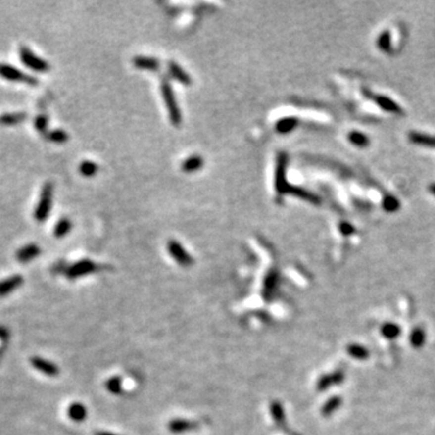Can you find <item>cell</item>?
Masks as SVG:
<instances>
[{
    "mask_svg": "<svg viewBox=\"0 0 435 435\" xmlns=\"http://www.w3.org/2000/svg\"><path fill=\"white\" fill-rule=\"evenodd\" d=\"M374 100L386 111H389V113H400L401 111V108L398 104L385 96H374Z\"/></svg>",
    "mask_w": 435,
    "mask_h": 435,
    "instance_id": "cell-20",
    "label": "cell"
},
{
    "mask_svg": "<svg viewBox=\"0 0 435 435\" xmlns=\"http://www.w3.org/2000/svg\"><path fill=\"white\" fill-rule=\"evenodd\" d=\"M340 231L343 236H351V235L354 234V226L343 221V223L340 224Z\"/></svg>",
    "mask_w": 435,
    "mask_h": 435,
    "instance_id": "cell-36",
    "label": "cell"
},
{
    "mask_svg": "<svg viewBox=\"0 0 435 435\" xmlns=\"http://www.w3.org/2000/svg\"><path fill=\"white\" fill-rule=\"evenodd\" d=\"M401 330L400 327L398 324H394V323H386V324L382 325L381 328V334L385 336L386 338H389V340H393V338H396L399 335H400Z\"/></svg>",
    "mask_w": 435,
    "mask_h": 435,
    "instance_id": "cell-25",
    "label": "cell"
},
{
    "mask_svg": "<svg viewBox=\"0 0 435 435\" xmlns=\"http://www.w3.org/2000/svg\"><path fill=\"white\" fill-rule=\"evenodd\" d=\"M96 435H116V434L109 433V432H99V433H97Z\"/></svg>",
    "mask_w": 435,
    "mask_h": 435,
    "instance_id": "cell-39",
    "label": "cell"
},
{
    "mask_svg": "<svg viewBox=\"0 0 435 435\" xmlns=\"http://www.w3.org/2000/svg\"><path fill=\"white\" fill-rule=\"evenodd\" d=\"M287 195H294L296 197H299L301 199H305V201L311 202L313 204H319L321 203V198L318 196L314 195L313 193H310V191L305 190V189L299 188V187H294V185H290L288 193Z\"/></svg>",
    "mask_w": 435,
    "mask_h": 435,
    "instance_id": "cell-14",
    "label": "cell"
},
{
    "mask_svg": "<svg viewBox=\"0 0 435 435\" xmlns=\"http://www.w3.org/2000/svg\"><path fill=\"white\" fill-rule=\"evenodd\" d=\"M287 165H288V156L286 152H281L277 158L275 177V188L278 195H287L290 188V184L287 182Z\"/></svg>",
    "mask_w": 435,
    "mask_h": 435,
    "instance_id": "cell-5",
    "label": "cell"
},
{
    "mask_svg": "<svg viewBox=\"0 0 435 435\" xmlns=\"http://www.w3.org/2000/svg\"><path fill=\"white\" fill-rule=\"evenodd\" d=\"M98 270V266L91 260H80V261L74 262L65 270V275L69 280H75V278L83 277V276L90 275V273L96 272Z\"/></svg>",
    "mask_w": 435,
    "mask_h": 435,
    "instance_id": "cell-6",
    "label": "cell"
},
{
    "mask_svg": "<svg viewBox=\"0 0 435 435\" xmlns=\"http://www.w3.org/2000/svg\"><path fill=\"white\" fill-rule=\"evenodd\" d=\"M347 353H348V354L351 355L352 358H354V359H358V360L368 359L369 354H370L365 347L360 346V344H355V343L347 346Z\"/></svg>",
    "mask_w": 435,
    "mask_h": 435,
    "instance_id": "cell-24",
    "label": "cell"
},
{
    "mask_svg": "<svg viewBox=\"0 0 435 435\" xmlns=\"http://www.w3.org/2000/svg\"><path fill=\"white\" fill-rule=\"evenodd\" d=\"M168 70L169 74L173 79H176L177 81H179L180 84H184V85H190L191 84V79L189 76V74L180 67L179 64L176 62H169L168 64Z\"/></svg>",
    "mask_w": 435,
    "mask_h": 435,
    "instance_id": "cell-15",
    "label": "cell"
},
{
    "mask_svg": "<svg viewBox=\"0 0 435 435\" xmlns=\"http://www.w3.org/2000/svg\"><path fill=\"white\" fill-rule=\"evenodd\" d=\"M270 412L272 415L273 421L278 425H283L286 421V412H284L283 405L280 401H272L270 405Z\"/></svg>",
    "mask_w": 435,
    "mask_h": 435,
    "instance_id": "cell-23",
    "label": "cell"
},
{
    "mask_svg": "<svg viewBox=\"0 0 435 435\" xmlns=\"http://www.w3.org/2000/svg\"><path fill=\"white\" fill-rule=\"evenodd\" d=\"M343 380H344V375L342 371H335V373L330 375H324V376H322L321 379L318 380V382H317V389L323 392V390H327L328 388H330L334 385L342 384Z\"/></svg>",
    "mask_w": 435,
    "mask_h": 435,
    "instance_id": "cell-11",
    "label": "cell"
},
{
    "mask_svg": "<svg viewBox=\"0 0 435 435\" xmlns=\"http://www.w3.org/2000/svg\"><path fill=\"white\" fill-rule=\"evenodd\" d=\"M79 171L84 177H94L98 172V166L92 161H83L79 167Z\"/></svg>",
    "mask_w": 435,
    "mask_h": 435,
    "instance_id": "cell-32",
    "label": "cell"
},
{
    "mask_svg": "<svg viewBox=\"0 0 435 435\" xmlns=\"http://www.w3.org/2000/svg\"><path fill=\"white\" fill-rule=\"evenodd\" d=\"M161 94H162L163 100H165L167 110H168L169 119L173 125L178 126L182 122V113L179 110V106H178L177 99L174 97L173 90H172L171 85L167 80H163L161 83Z\"/></svg>",
    "mask_w": 435,
    "mask_h": 435,
    "instance_id": "cell-2",
    "label": "cell"
},
{
    "mask_svg": "<svg viewBox=\"0 0 435 435\" xmlns=\"http://www.w3.org/2000/svg\"><path fill=\"white\" fill-rule=\"evenodd\" d=\"M341 403H342V399L340 396H333V398H330L329 400L324 404V406H323L322 409V414L324 416L332 415L335 410H338V407H340Z\"/></svg>",
    "mask_w": 435,
    "mask_h": 435,
    "instance_id": "cell-29",
    "label": "cell"
},
{
    "mask_svg": "<svg viewBox=\"0 0 435 435\" xmlns=\"http://www.w3.org/2000/svg\"><path fill=\"white\" fill-rule=\"evenodd\" d=\"M409 138L410 141L415 144L422 145V146H427V147H435L434 136L425 135V133H420V132H411L410 133Z\"/></svg>",
    "mask_w": 435,
    "mask_h": 435,
    "instance_id": "cell-19",
    "label": "cell"
},
{
    "mask_svg": "<svg viewBox=\"0 0 435 435\" xmlns=\"http://www.w3.org/2000/svg\"><path fill=\"white\" fill-rule=\"evenodd\" d=\"M377 46L381 51L389 52L392 48V39H390V33L388 31L382 32L377 39Z\"/></svg>",
    "mask_w": 435,
    "mask_h": 435,
    "instance_id": "cell-31",
    "label": "cell"
},
{
    "mask_svg": "<svg viewBox=\"0 0 435 435\" xmlns=\"http://www.w3.org/2000/svg\"><path fill=\"white\" fill-rule=\"evenodd\" d=\"M193 428H195V423H193L189 420H183V418H176V420H172L168 423L169 432L174 434L184 433V432H188Z\"/></svg>",
    "mask_w": 435,
    "mask_h": 435,
    "instance_id": "cell-16",
    "label": "cell"
},
{
    "mask_svg": "<svg viewBox=\"0 0 435 435\" xmlns=\"http://www.w3.org/2000/svg\"><path fill=\"white\" fill-rule=\"evenodd\" d=\"M67 414L68 417L74 422H83L87 417V409L84 404L75 401L68 406Z\"/></svg>",
    "mask_w": 435,
    "mask_h": 435,
    "instance_id": "cell-13",
    "label": "cell"
},
{
    "mask_svg": "<svg viewBox=\"0 0 435 435\" xmlns=\"http://www.w3.org/2000/svg\"><path fill=\"white\" fill-rule=\"evenodd\" d=\"M31 364L33 368L35 369L37 371L42 373L46 376H50V377H54L57 375H59V368L54 363L50 362V360L45 359L43 357H38V355H34V357L31 358Z\"/></svg>",
    "mask_w": 435,
    "mask_h": 435,
    "instance_id": "cell-8",
    "label": "cell"
},
{
    "mask_svg": "<svg viewBox=\"0 0 435 435\" xmlns=\"http://www.w3.org/2000/svg\"><path fill=\"white\" fill-rule=\"evenodd\" d=\"M9 336H10L9 330H7L5 327H1V325H0V340H7Z\"/></svg>",
    "mask_w": 435,
    "mask_h": 435,
    "instance_id": "cell-37",
    "label": "cell"
},
{
    "mask_svg": "<svg viewBox=\"0 0 435 435\" xmlns=\"http://www.w3.org/2000/svg\"><path fill=\"white\" fill-rule=\"evenodd\" d=\"M167 248H168V253L171 254L172 258L176 260L177 264H179L180 266L188 267V266H191V265H193V258H191L190 254H189L188 251L185 250V248L183 247V245L180 244L179 242L171 240L168 242Z\"/></svg>",
    "mask_w": 435,
    "mask_h": 435,
    "instance_id": "cell-7",
    "label": "cell"
},
{
    "mask_svg": "<svg viewBox=\"0 0 435 435\" xmlns=\"http://www.w3.org/2000/svg\"><path fill=\"white\" fill-rule=\"evenodd\" d=\"M40 253H42V250H40L39 245H37L35 243H29V244L23 245L16 251V260L18 262H22V264H27V262L37 258L38 255H40Z\"/></svg>",
    "mask_w": 435,
    "mask_h": 435,
    "instance_id": "cell-10",
    "label": "cell"
},
{
    "mask_svg": "<svg viewBox=\"0 0 435 435\" xmlns=\"http://www.w3.org/2000/svg\"><path fill=\"white\" fill-rule=\"evenodd\" d=\"M133 64L138 69L143 70H149V72H157L158 68H160V62L154 57H146V56H138L133 58Z\"/></svg>",
    "mask_w": 435,
    "mask_h": 435,
    "instance_id": "cell-12",
    "label": "cell"
},
{
    "mask_svg": "<svg viewBox=\"0 0 435 435\" xmlns=\"http://www.w3.org/2000/svg\"><path fill=\"white\" fill-rule=\"evenodd\" d=\"M429 191L435 196V184H432L431 187H429Z\"/></svg>",
    "mask_w": 435,
    "mask_h": 435,
    "instance_id": "cell-38",
    "label": "cell"
},
{
    "mask_svg": "<svg viewBox=\"0 0 435 435\" xmlns=\"http://www.w3.org/2000/svg\"><path fill=\"white\" fill-rule=\"evenodd\" d=\"M18 54H20L22 63L26 67H28L29 69L39 73H46L50 70V64L46 61H44L42 57L37 56L28 46H21L20 50H18Z\"/></svg>",
    "mask_w": 435,
    "mask_h": 435,
    "instance_id": "cell-3",
    "label": "cell"
},
{
    "mask_svg": "<svg viewBox=\"0 0 435 435\" xmlns=\"http://www.w3.org/2000/svg\"><path fill=\"white\" fill-rule=\"evenodd\" d=\"M27 119L26 113H20V111H16V113H5L0 115V124L4 126H13L23 122Z\"/></svg>",
    "mask_w": 435,
    "mask_h": 435,
    "instance_id": "cell-18",
    "label": "cell"
},
{
    "mask_svg": "<svg viewBox=\"0 0 435 435\" xmlns=\"http://www.w3.org/2000/svg\"><path fill=\"white\" fill-rule=\"evenodd\" d=\"M24 278L21 275H13L5 280L0 281V297L7 296L12 294L15 290H17L20 287L23 286Z\"/></svg>",
    "mask_w": 435,
    "mask_h": 435,
    "instance_id": "cell-9",
    "label": "cell"
},
{
    "mask_svg": "<svg viewBox=\"0 0 435 435\" xmlns=\"http://www.w3.org/2000/svg\"><path fill=\"white\" fill-rule=\"evenodd\" d=\"M297 124H299V120L296 117H284V119H281L276 124V131L278 133H281V135H287V133H290L291 131H294Z\"/></svg>",
    "mask_w": 435,
    "mask_h": 435,
    "instance_id": "cell-17",
    "label": "cell"
},
{
    "mask_svg": "<svg viewBox=\"0 0 435 435\" xmlns=\"http://www.w3.org/2000/svg\"><path fill=\"white\" fill-rule=\"evenodd\" d=\"M52 199H53V185L51 183H46L42 189L39 202H38L37 207H35V220L39 221V223H43V221H45L48 218L52 208Z\"/></svg>",
    "mask_w": 435,
    "mask_h": 435,
    "instance_id": "cell-1",
    "label": "cell"
},
{
    "mask_svg": "<svg viewBox=\"0 0 435 435\" xmlns=\"http://www.w3.org/2000/svg\"><path fill=\"white\" fill-rule=\"evenodd\" d=\"M203 163H204V161H203V158L201 157V156L193 155V156H190V157L187 158V160L183 162L182 169L184 172H187V173H193V172H196V171H198L199 168H202Z\"/></svg>",
    "mask_w": 435,
    "mask_h": 435,
    "instance_id": "cell-21",
    "label": "cell"
},
{
    "mask_svg": "<svg viewBox=\"0 0 435 435\" xmlns=\"http://www.w3.org/2000/svg\"><path fill=\"white\" fill-rule=\"evenodd\" d=\"M46 138H48L50 142H52V143L61 144V143H65V142L69 139V137H68L67 133H65L63 130H53L46 135Z\"/></svg>",
    "mask_w": 435,
    "mask_h": 435,
    "instance_id": "cell-33",
    "label": "cell"
},
{
    "mask_svg": "<svg viewBox=\"0 0 435 435\" xmlns=\"http://www.w3.org/2000/svg\"><path fill=\"white\" fill-rule=\"evenodd\" d=\"M72 230V221L68 218H62L61 220L57 221V224L54 225L53 229V235L57 239H62L65 235L69 234V231Z\"/></svg>",
    "mask_w": 435,
    "mask_h": 435,
    "instance_id": "cell-22",
    "label": "cell"
},
{
    "mask_svg": "<svg viewBox=\"0 0 435 435\" xmlns=\"http://www.w3.org/2000/svg\"><path fill=\"white\" fill-rule=\"evenodd\" d=\"M105 388L109 393L120 394L122 390V381L119 376H113L105 382Z\"/></svg>",
    "mask_w": 435,
    "mask_h": 435,
    "instance_id": "cell-30",
    "label": "cell"
},
{
    "mask_svg": "<svg viewBox=\"0 0 435 435\" xmlns=\"http://www.w3.org/2000/svg\"><path fill=\"white\" fill-rule=\"evenodd\" d=\"M34 126H35V130L38 132L44 133L46 130H48V116L45 115H38L35 117V121H34Z\"/></svg>",
    "mask_w": 435,
    "mask_h": 435,
    "instance_id": "cell-35",
    "label": "cell"
},
{
    "mask_svg": "<svg viewBox=\"0 0 435 435\" xmlns=\"http://www.w3.org/2000/svg\"><path fill=\"white\" fill-rule=\"evenodd\" d=\"M410 342L415 348H421L426 342V333L422 328H415L410 335Z\"/></svg>",
    "mask_w": 435,
    "mask_h": 435,
    "instance_id": "cell-26",
    "label": "cell"
},
{
    "mask_svg": "<svg viewBox=\"0 0 435 435\" xmlns=\"http://www.w3.org/2000/svg\"><path fill=\"white\" fill-rule=\"evenodd\" d=\"M348 139L353 145H355V146H359V147L368 146L369 143H370V141H369L368 137H366L362 132H358V131H353V132L349 133Z\"/></svg>",
    "mask_w": 435,
    "mask_h": 435,
    "instance_id": "cell-28",
    "label": "cell"
},
{
    "mask_svg": "<svg viewBox=\"0 0 435 435\" xmlns=\"http://www.w3.org/2000/svg\"><path fill=\"white\" fill-rule=\"evenodd\" d=\"M382 207H384L385 210L387 212H395V210L399 209L400 207V202L396 197L394 196H386L382 201Z\"/></svg>",
    "mask_w": 435,
    "mask_h": 435,
    "instance_id": "cell-34",
    "label": "cell"
},
{
    "mask_svg": "<svg viewBox=\"0 0 435 435\" xmlns=\"http://www.w3.org/2000/svg\"><path fill=\"white\" fill-rule=\"evenodd\" d=\"M0 78L7 81H12V83H24L28 85L38 84L37 78L23 73L15 65L7 64V63H0Z\"/></svg>",
    "mask_w": 435,
    "mask_h": 435,
    "instance_id": "cell-4",
    "label": "cell"
},
{
    "mask_svg": "<svg viewBox=\"0 0 435 435\" xmlns=\"http://www.w3.org/2000/svg\"><path fill=\"white\" fill-rule=\"evenodd\" d=\"M278 273L277 272H270L267 275V277L265 278V283H264V294L265 295H272V292L275 291L276 287L278 284Z\"/></svg>",
    "mask_w": 435,
    "mask_h": 435,
    "instance_id": "cell-27",
    "label": "cell"
}]
</instances>
